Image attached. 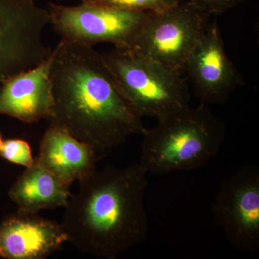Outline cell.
Returning a JSON list of instances; mask_svg holds the SVG:
<instances>
[{
  "instance_id": "obj_1",
  "label": "cell",
  "mask_w": 259,
  "mask_h": 259,
  "mask_svg": "<svg viewBox=\"0 0 259 259\" xmlns=\"http://www.w3.org/2000/svg\"><path fill=\"white\" fill-rule=\"evenodd\" d=\"M51 79L54 107L49 124L66 130L102 158L146 129L104 54L93 46L61 40L52 49Z\"/></svg>"
},
{
  "instance_id": "obj_2",
  "label": "cell",
  "mask_w": 259,
  "mask_h": 259,
  "mask_svg": "<svg viewBox=\"0 0 259 259\" xmlns=\"http://www.w3.org/2000/svg\"><path fill=\"white\" fill-rule=\"evenodd\" d=\"M146 175L139 163L108 165L80 180L61 223L66 242L97 258L115 259L146 241Z\"/></svg>"
},
{
  "instance_id": "obj_3",
  "label": "cell",
  "mask_w": 259,
  "mask_h": 259,
  "mask_svg": "<svg viewBox=\"0 0 259 259\" xmlns=\"http://www.w3.org/2000/svg\"><path fill=\"white\" fill-rule=\"evenodd\" d=\"M144 130L139 165L151 175H169L205 166L221 151L226 125L207 104L179 109Z\"/></svg>"
},
{
  "instance_id": "obj_4",
  "label": "cell",
  "mask_w": 259,
  "mask_h": 259,
  "mask_svg": "<svg viewBox=\"0 0 259 259\" xmlns=\"http://www.w3.org/2000/svg\"><path fill=\"white\" fill-rule=\"evenodd\" d=\"M104 56L126 100L141 118L157 119L190 106V90L182 74L129 49L114 48Z\"/></svg>"
},
{
  "instance_id": "obj_5",
  "label": "cell",
  "mask_w": 259,
  "mask_h": 259,
  "mask_svg": "<svg viewBox=\"0 0 259 259\" xmlns=\"http://www.w3.org/2000/svg\"><path fill=\"white\" fill-rule=\"evenodd\" d=\"M210 17L193 0L151 13L129 49L183 74L189 56L208 28Z\"/></svg>"
},
{
  "instance_id": "obj_6",
  "label": "cell",
  "mask_w": 259,
  "mask_h": 259,
  "mask_svg": "<svg viewBox=\"0 0 259 259\" xmlns=\"http://www.w3.org/2000/svg\"><path fill=\"white\" fill-rule=\"evenodd\" d=\"M50 25L61 40L95 46L111 44L116 49L132 47L151 13L100 6L82 0L76 6L49 3Z\"/></svg>"
},
{
  "instance_id": "obj_7",
  "label": "cell",
  "mask_w": 259,
  "mask_h": 259,
  "mask_svg": "<svg viewBox=\"0 0 259 259\" xmlns=\"http://www.w3.org/2000/svg\"><path fill=\"white\" fill-rule=\"evenodd\" d=\"M49 24V11L34 0H0V85L47 59Z\"/></svg>"
},
{
  "instance_id": "obj_8",
  "label": "cell",
  "mask_w": 259,
  "mask_h": 259,
  "mask_svg": "<svg viewBox=\"0 0 259 259\" xmlns=\"http://www.w3.org/2000/svg\"><path fill=\"white\" fill-rule=\"evenodd\" d=\"M212 213L227 241L236 250L259 249V168L243 167L221 182Z\"/></svg>"
},
{
  "instance_id": "obj_9",
  "label": "cell",
  "mask_w": 259,
  "mask_h": 259,
  "mask_svg": "<svg viewBox=\"0 0 259 259\" xmlns=\"http://www.w3.org/2000/svg\"><path fill=\"white\" fill-rule=\"evenodd\" d=\"M200 102L224 104L244 80L227 54L217 22L209 24L186 62L184 72Z\"/></svg>"
},
{
  "instance_id": "obj_10",
  "label": "cell",
  "mask_w": 259,
  "mask_h": 259,
  "mask_svg": "<svg viewBox=\"0 0 259 259\" xmlns=\"http://www.w3.org/2000/svg\"><path fill=\"white\" fill-rule=\"evenodd\" d=\"M52 50L31 69L10 76L0 85V115L26 123L50 120L54 107L51 79Z\"/></svg>"
},
{
  "instance_id": "obj_11",
  "label": "cell",
  "mask_w": 259,
  "mask_h": 259,
  "mask_svg": "<svg viewBox=\"0 0 259 259\" xmlns=\"http://www.w3.org/2000/svg\"><path fill=\"white\" fill-rule=\"evenodd\" d=\"M66 236L61 223L37 213L18 211L0 224V257L44 259L62 248Z\"/></svg>"
},
{
  "instance_id": "obj_12",
  "label": "cell",
  "mask_w": 259,
  "mask_h": 259,
  "mask_svg": "<svg viewBox=\"0 0 259 259\" xmlns=\"http://www.w3.org/2000/svg\"><path fill=\"white\" fill-rule=\"evenodd\" d=\"M91 146L71 136L66 130L49 125L40 141L36 161L71 187L97 169L102 159Z\"/></svg>"
},
{
  "instance_id": "obj_13",
  "label": "cell",
  "mask_w": 259,
  "mask_h": 259,
  "mask_svg": "<svg viewBox=\"0 0 259 259\" xmlns=\"http://www.w3.org/2000/svg\"><path fill=\"white\" fill-rule=\"evenodd\" d=\"M70 186L54 176L36 161L25 168L9 192L18 211L38 213L44 209L65 207L71 194Z\"/></svg>"
},
{
  "instance_id": "obj_14",
  "label": "cell",
  "mask_w": 259,
  "mask_h": 259,
  "mask_svg": "<svg viewBox=\"0 0 259 259\" xmlns=\"http://www.w3.org/2000/svg\"><path fill=\"white\" fill-rule=\"evenodd\" d=\"M89 3L118 9L158 13L173 8L182 0H88Z\"/></svg>"
},
{
  "instance_id": "obj_15",
  "label": "cell",
  "mask_w": 259,
  "mask_h": 259,
  "mask_svg": "<svg viewBox=\"0 0 259 259\" xmlns=\"http://www.w3.org/2000/svg\"><path fill=\"white\" fill-rule=\"evenodd\" d=\"M0 156L10 163L25 168L31 166L35 161L30 144L25 140L20 139L3 141L0 148Z\"/></svg>"
},
{
  "instance_id": "obj_16",
  "label": "cell",
  "mask_w": 259,
  "mask_h": 259,
  "mask_svg": "<svg viewBox=\"0 0 259 259\" xmlns=\"http://www.w3.org/2000/svg\"><path fill=\"white\" fill-rule=\"evenodd\" d=\"M209 15H221L241 5L244 0H193Z\"/></svg>"
},
{
  "instance_id": "obj_17",
  "label": "cell",
  "mask_w": 259,
  "mask_h": 259,
  "mask_svg": "<svg viewBox=\"0 0 259 259\" xmlns=\"http://www.w3.org/2000/svg\"><path fill=\"white\" fill-rule=\"evenodd\" d=\"M3 140L2 139L1 135H0V148H1L2 146H3Z\"/></svg>"
}]
</instances>
